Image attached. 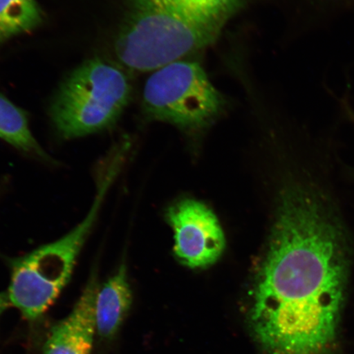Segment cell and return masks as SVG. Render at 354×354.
I'll return each mask as SVG.
<instances>
[{
	"label": "cell",
	"instance_id": "1",
	"mask_svg": "<svg viewBox=\"0 0 354 354\" xmlns=\"http://www.w3.org/2000/svg\"><path fill=\"white\" fill-rule=\"evenodd\" d=\"M250 313L270 354H347L342 317L348 250L342 225L319 194H283Z\"/></svg>",
	"mask_w": 354,
	"mask_h": 354
},
{
	"label": "cell",
	"instance_id": "2",
	"mask_svg": "<svg viewBox=\"0 0 354 354\" xmlns=\"http://www.w3.org/2000/svg\"><path fill=\"white\" fill-rule=\"evenodd\" d=\"M125 151L118 149L111 152L100 165L95 201L82 223L59 240L8 262V298L26 319L35 321L42 317L68 284L105 197L122 169Z\"/></svg>",
	"mask_w": 354,
	"mask_h": 354
},
{
	"label": "cell",
	"instance_id": "3",
	"mask_svg": "<svg viewBox=\"0 0 354 354\" xmlns=\"http://www.w3.org/2000/svg\"><path fill=\"white\" fill-rule=\"evenodd\" d=\"M224 26L187 13L131 3L115 53L127 68L153 72L209 46Z\"/></svg>",
	"mask_w": 354,
	"mask_h": 354
},
{
	"label": "cell",
	"instance_id": "4",
	"mask_svg": "<svg viewBox=\"0 0 354 354\" xmlns=\"http://www.w3.org/2000/svg\"><path fill=\"white\" fill-rule=\"evenodd\" d=\"M129 79L120 66L95 59L74 71L51 105L59 135L74 139L108 129L120 118L131 98Z\"/></svg>",
	"mask_w": 354,
	"mask_h": 354
},
{
	"label": "cell",
	"instance_id": "5",
	"mask_svg": "<svg viewBox=\"0 0 354 354\" xmlns=\"http://www.w3.org/2000/svg\"><path fill=\"white\" fill-rule=\"evenodd\" d=\"M142 105L149 118L198 129L223 112L225 100L201 64L181 59L153 71L145 83Z\"/></svg>",
	"mask_w": 354,
	"mask_h": 354
},
{
	"label": "cell",
	"instance_id": "6",
	"mask_svg": "<svg viewBox=\"0 0 354 354\" xmlns=\"http://www.w3.org/2000/svg\"><path fill=\"white\" fill-rule=\"evenodd\" d=\"M167 218L175 234V253L181 263L201 268L220 258L225 236L209 207L193 199H185L171 207Z\"/></svg>",
	"mask_w": 354,
	"mask_h": 354
},
{
	"label": "cell",
	"instance_id": "7",
	"mask_svg": "<svg viewBox=\"0 0 354 354\" xmlns=\"http://www.w3.org/2000/svg\"><path fill=\"white\" fill-rule=\"evenodd\" d=\"M100 285L93 273L69 315L52 327L44 354H91L96 330L95 298Z\"/></svg>",
	"mask_w": 354,
	"mask_h": 354
},
{
	"label": "cell",
	"instance_id": "8",
	"mask_svg": "<svg viewBox=\"0 0 354 354\" xmlns=\"http://www.w3.org/2000/svg\"><path fill=\"white\" fill-rule=\"evenodd\" d=\"M132 293L127 268L122 264L113 275L99 285L95 298L96 330L100 337L112 339L129 312Z\"/></svg>",
	"mask_w": 354,
	"mask_h": 354
},
{
	"label": "cell",
	"instance_id": "9",
	"mask_svg": "<svg viewBox=\"0 0 354 354\" xmlns=\"http://www.w3.org/2000/svg\"><path fill=\"white\" fill-rule=\"evenodd\" d=\"M0 139L13 147L48 160V155L30 131L24 110L0 94Z\"/></svg>",
	"mask_w": 354,
	"mask_h": 354
},
{
	"label": "cell",
	"instance_id": "10",
	"mask_svg": "<svg viewBox=\"0 0 354 354\" xmlns=\"http://www.w3.org/2000/svg\"><path fill=\"white\" fill-rule=\"evenodd\" d=\"M42 21L37 0H0V44L30 32Z\"/></svg>",
	"mask_w": 354,
	"mask_h": 354
},
{
	"label": "cell",
	"instance_id": "11",
	"mask_svg": "<svg viewBox=\"0 0 354 354\" xmlns=\"http://www.w3.org/2000/svg\"><path fill=\"white\" fill-rule=\"evenodd\" d=\"M245 0H130L166 10L187 13L225 24Z\"/></svg>",
	"mask_w": 354,
	"mask_h": 354
},
{
	"label": "cell",
	"instance_id": "12",
	"mask_svg": "<svg viewBox=\"0 0 354 354\" xmlns=\"http://www.w3.org/2000/svg\"><path fill=\"white\" fill-rule=\"evenodd\" d=\"M317 10L322 17V26L342 13L354 11V0H318Z\"/></svg>",
	"mask_w": 354,
	"mask_h": 354
},
{
	"label": "cell",
	"instance_id": "13",
	"mask_svg": "<svg viewBox=\"0 0 354 354\" xmlns=\"http://www.w3.org/2000/svg\"><path fill=\"white\" fill-rule=\"evenodd\" d=\"M331 96L336 101L339 112H342L344 116L354 124V105L351 97V91H345L343 95H338L335 94V92L330 91Z\"/></svg>",
	"mask_w": 354,
	"mask_h": 354
},
{
	"label": "cell",
	"instance_id": "14",
	"mask_svg": "<svg viewBox=\"0 0 354 354\" xmlns=\"http://www.w3.org/2000/svg\"><path fill=\"white\" fill-rule=\"evenodd\" d=\"M10 306L11 303L10 298H8V292H0V317Z\"/></svg>",
	"mask_w": 354,
	"mask_h": 354
}]
</instances>
